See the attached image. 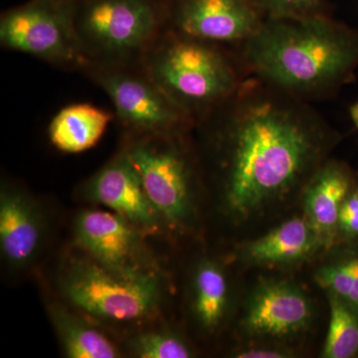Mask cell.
<instances>
[{"mask_svg":"<svg viewBox=\"0 0 358 358\" xmlns=\"http://www.w3.org/2000/svg\"><path fill=\"white\" fill-rule=\"evenodd\" d=\"M251 82L195 122L208 131L224 203L241 218L300 185L327 141L324 124L298 96L260 79Z\"/></svg>","mask_w":358,"mask_h":358,"instance_id":"obj_1","label":"cell"},{"mask_svg":"<svg viewBox=\"0 0 358 358\" xmlns=\"http://www.w3.org/2000/svg\"><path fill=\"white\" fill-rule=\"evenodd\" d=\"M244 44L258 79L298 98L341 86L358 66V33L327 14L265 18Z\"/></svg>","mask_w":358,"mask_h":358,"instance_id":"obj_2","label":"cell"},{"mask_svg":"<svg viewBox=\"0 0 358 358\" xmlns=\"http://www.w3.org/2000/svg\"><path fill=\"white\" fill-rule=\"evenodd\" d=\"M141 65L171 100L196 122L225 102L241 82L218 44L166 28Z\"/></svg>","mask_w":358,"mask_h":358,"instance_id":"obj_3","label":"cell"},{"mask_svg":"<svg viewBox=\"0 0 358 358\" xmlns=\"http://www.w3.org/2000/svg\"><path fill=\"white\" fill-rule=\"evenodd\" d=\"M167 0H72V22L87 64L138 65L166 28Z\"/></svg>","mask_w":358,"mask_h":358,"instance_id":"obj_4","label":"cell"},{"mask_svg":"<svg viewBox=\"0 0 358 358\" xmlns=\"http://www.w3.org/2000/svg\"><path fill=\"white\" fill-rule=\"evenodd\" d=\"M65 298L90 317L112 324H133L159 310L164 288L159 273L126 277L91 259L75 260L60 281Z\"/></svg>","mask_w":358,"mask_h":358,"instance_id":"obj_5","label":"cell"},{"mask_svg":"<svg viewBox=\"0 0 358 358\" xmlns=\"http://www.w3.org/2000/svg\"><path fill=\"white\" fill-rule=\"evenodd\" d=\"M82 71L109 96L115 117L129 136L183 134L195 124L141 64H87Z\"/></svg>","mask_w":358,"mask_h":358,"instance_id":"obj_6","label":"cell"},{"mask_svg":"<svg viewBox=\"0 0 358 358\" xmlns=\"http://www.w3.org/2000/svg\"><path fill=\"white\" fill-rule=\"evenodd\" d=\"M183 134L129 136L124 152L164 223L185 225L193 213V169L179 138Z\"/></svg>","mask_w":358,"mask_h":358,"instance_id":"obj_7","label":"cell"},{"mask_svg":"<svg viewBox=\"0 0 358 358\" xmlns=\"http://www.w3.org/2000/svg\"><path fill=\"white\" fill-rule=\"evenodd\" d=\"M0 44L62 69L86 66L73 28L72 1L67 0H29L2 13Z\"/></svg>","mask_w":358,"mask_h":358,"instance_id":"obj_8","label":"cell"},{"mask_svg":"<svg viewBox=\"0 0 358 358\" xmlns=\"http://www.w3.org/2000/svg\"><path fill=\"white\" fill-rule=\"evenodd\" d=\"M143 230L115 212L85 210L75 220L77 244L91 260L126 277L159 273Z\"/></svg>","mask_w":358,"mask_h":358,"instance_id":"obj_9","label":"cell"},{"mask_svg":"<svg viewBox=\"0 0 358 358\" xmlns=\"http://www.w3.org/2000/svg\"><path fill=\"white\" fill-rule=\"evenodd\" d=\"M265 18L248 0H167L166 28L212 42H245Z\"/></svg>","mask_w":358,"mask_h":358,"instance_id":"obj_10","label":"cell"},{"mask_svg":"<svg viewBox=\"0 0 358 358\" xmlns=\"http://www.w3.org/2000/svg\"><path fill=\"white\" fill-rule=\"evenodd\" d=\"M84 195L119 214L145 234L159 232L166 225L124 148L85 183Z\"/></svg>","mask_w":358,"mask_h":358,"instance_id":"obj_11","label":"cell"},{"mask_svg":"<svg viewBox=\"0 0 358 358\" xmlns=\"http://www.w3.org/2000/svg\"><path fill=\"white\" fill-rule=\"evenodd\" d=\"M313 310L307 294L287 282H266L254 292L244 317L251 336L284 338L308 329Z\"/></svg>","mask_w":358,"mask_h":358,"instance_id":"obj_12","label":"cell"},{"mask_svg":"<svg viewBox=\"0 0 358 358\" xmlns=\"http://www.w3.org/2000/svg\"><path fill=\"white\" fill-rule=\"evenodd\" d=\"M43 222L36 205L24 193L2 187L0 193V249L9 265H28L41 244Z\"/></svg>","mask_w":358,"mask_h":358,"instance_id":"obj_13","label":"cell"},{"mask_svg":"<svg viewBox=\"0 0 358 358\" xmlns=\"http://www.w3.org/2000/svg\"><path fill=\"white\" fill-rule=\"evenodd\" d=\"M350 188V176L339 164H326L313 174L306 192V218L320 243L333 239L338 227L339 212Z\"/></svg>","mask_w":358,"mask_h":358,"instance_id":"obj_14","label":"cell"},{"mask_svg":"<svg viewBox=\"0 0 358 358\" xmlns=\"http://www.w3.org/2000/svg\"><path fill=\"white\" fill-rule=\"evenodd\" d=\"M114 115L92 103H78L59 110L49 124L52 145L66 154H80L95 147Z\"/></svg>","mask_w":358,"mask_h":358,"instance_id":"obj_15","label":"cell"},{"mask_svg":"<svg viewBox=\"0 0 358 358\" xmlns=\"http://www.w3.org/2000/svg\"><path fill=\"white\" fill-rule=\"evenodd\" d=\"M319 243L307 218H294L250 244L247 255L256 263H293L310 255Z\"/></svg>","mask_w":358,"mask_h":358,"instance_id":"obj_16","label":"cell"},{"mask_svg":"<svg viewBox=\"0 0 358 358\" xmlns=\"http://www.w3.org/2000/svg\"><path fill=\"white\" fill-rule=\"evenodd\" d=\"M49 313L65 355L70 358H115L121 357L117 346L102 331L71 313L63 306L53 303Z\"/></svg>","mask_w":358,"mask_h":358,"instance_id":"obj_17","label":"cell"},{"mask_svg":"<svg viewBox=\"0 0 358 358\" xmlns=\"http://www.w3.org/2000/svg\"><path fill=\"white\" fill-rule=\"evenodd\" d=\"M192 308L200 326L213 331L220 326L229 303V285L222 268L206 261L195 271L192 281Z\"/></svg>","mask_w":358,"mask_h":358,"instance_id":"obj_18","label":"cell"},{"mask_svg":"<svg viewBox=\"0 0 358 358\" xmlns=\"http://www.w3.org/2000/svg\"><path fill=\"white\" fill-rule=\"evenodd\" d=\"M329 329L322 357L350 358L358 352V310L333 294H329Z\"/></svg>","mask_w":358,"mask_h":358,"instance_id":"obj_19","label":"cell"},{"mask_svg":"<svg viewBox=\"0 0 358 358\" xmlns=\"http://www.w3.org/2000/svg\"><path fill=\"white\" fill-rule=\"evenodd\" d=\"M317 281L329 294L358 310V257L324 266L317 272Z\"/></svg>","mask_w":358,"mask_h":358,"instance_id":"obj_20","label":"cell"},{"mask_svg":"<svg viewBox=\"0 0 358 358\" xmlns=\"http://www.w3.org/2000/svg\"><path fill=\"white\" fill-rule=\"evenodd\" d=\"M131 352L141 358H188L192 352L178 334L169 331H147L131 341Z\"/></svg>","mask_w":358,"mask_h":358,"instance_id":"obj_21","label":"cell"},{"mask_svg":"<svg viewBox=\"0 0 358 358\" xmlns=\"http://www.w3.org/2000/svg\"><path fill=\"white\" fill-rule=\"evenodd\" d=\"M264 18L303 17L327 14L326 0H248Z\"/></svg>","mask_w":358,"mask_h":358,"instance_id":"obj_22","label":"cell"},{"mask_svg":"<svg viewBox=\"0 0 358 358\" xmlns=\"http://www.w3.org/2000/svg\"><path fill=\"white\" fill-rule=\"evenodd\" d=\"M338 227L346 235H358V192L346 197L338 216Z\"/></svg>","mask_w":358,"mask_h":358,"instance_id":"obj_23","label":"cell"},{"mask_svg":"<svg viewBox=\"0 0 358 358\" xmlns=\"http://www.w3.org/2000/svg\"><path fill=\"white\" fill-rule=\"evenodd\" d=\"M235 357L239 358H284L288 357L289 353L281 350L272 348H249L237 352Z\"/></svg>","mask_w":358,"mask_h":358,"instance_id":"obj_24","label":"cell"},{"mask_svg":"<svg viewBox=\"0 0 358 358\" xmlns=\"http://www.w3.org/2000/svg\"><path fill=\"white\" fill-rule=\"evenodd\" d=\"M350 117H352L353 122L358 129V102L355 103V105L350 108Z\"/></svg>","mask_w":358,"mask_h":358,"instance_id":"obj_25","label":"cell"},{"mask_svg":"<svg viewBox=\"0 0 358 358\" xmlns=\"http://www.w3.org/2000/svg\"><path fill=\"white\" fill-rule=\"evenodd\" d=\"M67 1H72V0H67Z\"/></svg>","mask_w":358,"mask_h":358,"instance_id":"obj_26","label":"cell"}]
</instances>
